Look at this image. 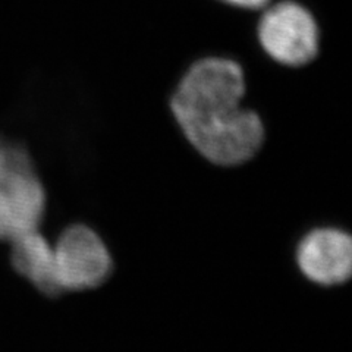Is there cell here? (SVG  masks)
I'll return each instance as SVG.
<instances>
[{"instance_id":"cell-2","label":"cell","mask_w":352,"mask_h":352,"mask_svg":"<svg viewBox=\"0 0 352 352\" xmlns=\"http://www.w3.org/2000/svg\"><path fill=\"white\" fill-rule=\"evenodd\" d=\"M49 195L31 153L0 137V241L41 229Z\"/></svg>"},{"instance_id":"cell-6","label":"cell","mask_w":352,"mask_h":352,"mask_svg":"<svg viewBox=\"0 0 352 352\" xmlns=\"http://www.w3.org/2000/svg\"><path fill=\"white\" fill-rule=\"evenodd\" d=\"M9 244L10 264L22 279L44 298L59 300L65 296L56 278L53 241L44 235L41 229L21 235Z\"/></svg>"},{"instance_id":"cell-1","label":"cell","mask_w":352,"mask_h":352,"mask_svg":"<svg viewBox=\"0 0 352 352\" xmlns=\"http://www.w3.org/2000/svg\"><path fill=\"white\" fill-rule=\"evenodd\" d=\"M244 66L225 56H204L188 65L168 97L181 137L206 163L238 168L254 159L266 141V125L244 102Z\"/></svg>"},{"instance_id":"cell-7","label":"cell","mask_w":352,"mask_h":352,"mask_svg":"<svg viewBox=\"0 0 352 352\" xmlns=\"http://www.w3.org/2000/svg\"><path fill=\"white\" fill-rule=\"evenodd\" d=\"M216 2L239 10L257 12V10H263L264 8H267L272 3V0H216Z\"/></svg>"},{"instance_id":"cell-5","label":"cell","mask_w":352,"mask_h":352,"mask_svg":"<svg viewBox=\"0 0 352 352\" xmlns=\"http://www.w3.org/2000/svg\"><path fill=\"white\" fill-rule=\"evenodd\" d=\"M292 261L300 276L316 288L345 286L352 280V234L333 223L308 228L295 241Z\"/></svg>"},{"instance_id":"cell-4","label":"cell","mask_w":352,"mask_h":352,"mask_svg":"<svg viewBox=\"0 0 352 352\" xmlns=\"http://www.w3.org/2000/svg\"><path fill=\"white\" fill-rule=\"evenodd\" d=\"M257 40L266 56L282 68L301 69L320 54V27L310 9L296 0H280L263 9Z\"/></svg>"},{"instance_id":"cell-3","label":"cell","mask_w":352,"mask_h":352,"mask_svg":"<svg viewBox=\"0 0 352 352\" xmlns=\"http://www.w3.org/2000/svg\"><path fill=\"white\" fill-rule=\"evenodd\" d=\"M56 278L63 295L100 289L115 272V257L107 241L90 223H66L53 239Z\"/></svg>"}]
</instances>
